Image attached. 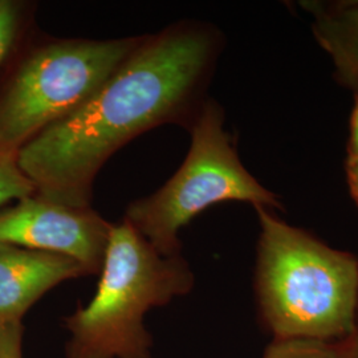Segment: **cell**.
<instances>
[{
    "instance_id": "9a60e30c",
    "label": "cell",
    "mask_w": 358,
    "mask_h": 358,
    "mask_svg": "<svg viewBox=\"0 0 358 358\" xmlns=\"http://www.w3.org/2000/svg\"><path fill=\"white\" fill-rule=\"evenodd\" d=\"M345 358H358V345L355 346L349 353H346Z\"/></svg>"
},
{
    "instance_id": "3957f363",
    "label": "cell",
    "mask_w": 358,
    "mask_h": 358,
    "mask_svg": "<svg viewBox=\"0 0 358 358\" xmlns=\"http://www.w3.org/2000/svg\"><path fill=\"white\" fill-rule=\"evenodd\" d=\"M103 275L88 307L69 319L76 358H143V315L186 294L190 269L178 255H161L125 219L112 226Z\"/></svg>"
},
{
    "instance_id": "9c48e42d",
    "label": "cell",
    "mask_w": 358,
    "mask_h": 358,
    "mask_svg": "<svg viewBox=\"0 0 358 358\" xmlns=\"http://www.w3.org/2000/svg\"><path fill=\"white\" fill-rule=\"evenodd\" d=\"M35 186L16 164V155L0 153V207L32 195Z\"/></svg>"
},
{
    "instance_id": "ba28073f",
    "label": "cell",
    "mask_w": 358,
    "mask_h": 358,
    "mask_svg": "<svg viewBox=\"0 0 358 358\" xmlns=\"http://www.w3.org/2000/svg\"><path fill=\"white\" fill-rule=\"evenodd\" d=\"M315 35L338 72L358 88V3L316 13Z\"/></svg>"
},
{
    "instance_id": "277c9868",
    "label": "cell",
    "mask_w": 358,
    "mask_h": 358,
    "mask_svg": "<svg viewBox=\"0 0 358 358\" xmlns=\"http://www.w3.org/2000/svg\"><path fill=\"white\" fill-rule=\"evenodd\" d=\"M189 130L190 149L177 173L159 190L131 202L124 215L161 255H178L179 231L211 206L236 201L282 208L244 167L217 101L202 103Z\"/></svg>"
},
{
    "instance_id": "5b68a950",
    "label": "cell",
    "mask_w": 358,
    "mask_h": 358,
    "mask_svg": "<svg viewBox=\"0 0 358 358\" xmlns=\"http://www.w3.org/2000/svg\"><path fill=\"white\" fill-rule=\"evenodd\" d=\"M143 36L55 38L28 52L0 94V153L16 155L85 103Z\"/></svg>"
},
{
    "instance_id": "7c38bea8",
    "label": "cell",
    "mask_w": 358,
    "mask_h": 358,
    "mask_svg": "<svg viewBox=\"0 0 358 358\" xmlns=\"http://www.w3.org/2000/svg\"><path fill=\"white\" fill-rule=\"evenodd\" d=\"M0 358H22L20 321L0 322Z\"/></svg>"
},
{
    "instance_id": "52a82bcc",
    "label": "cell",
    "mask_w": 358,
    "mask_h": 358,
    "mask_svg": "<svg viewBox=\"0 0 358 358\" xmlns=\"http://www.w3.org/2000/svg\"><path fill=\"white\" fill-rule=\"evenodd\" d=\"M85 273L71 257L0 244V322L20 321L45 292Z\"/></svg>"
},
{
    "instance_id": "30bf717a",
    "label": "cell",
    "mask_w": 358,
    "mask_h": 358,
    "mask_svg": "<svg viewBox=\"0 0 358 358\" xmlns=\"http://www.w3.org/2000/svg\"><path fill=\"white\" fill-rule=\"evenodd\" d=\"M346 353L325 341L287 338L272 346L266 358H345Z\"/></svg>"
},
{
    "instance_id": "5bb4252c",
    "label": "cell",
    "mask_w": 358,
    "mask_h": 358,
    "mask_svg": "<svg viewBox=\"0 0 358 358\" xmlns=\"http://www.w3.org/2000/svg\"><path fill=\"white\" fill-rule=\"evenodd\" d=\"M348 150H349V157L358 158V94L356 97L355 109L352 113V120H350V137H349Z\"/></svg>"
},
{
    "instance_id": "7a4b0ae2",
    "label": "cell",
    "mask_w": 358,
    "mask_h": 358,
    "mask_svg": "<svg viewBox=\"0 0 358 358\" xmlns=\"http://www.w3.org/2000/svg\"><path fill=\"white\" fill-rule=\"evenodd\" d=\"M260 223L257 289L273 331L325 341L355 331L358 263L255 207Z\"/></svg>"
},
{
    "instance_id": "4fadbf2b",
    "label": "cell",
    "mask_w": 358,
    "mask_h": 358,
    "mask_svg": "<svg viewBox=\"0 0 358 358\" xmlns=\"http://www.w3.org/2000/svg\"><path fill=\"white\" fill-rule=\"evenodd\" d=\"M346 176H348L349 190L358 206V158L348 157Z\"/></svg>"
},
{
    "instance_id": "6da1fadb",
    "label": "cell",
    "mask_w": 358,
    "mask_h": 358,
    "mask_svg": "<svg viewBox=\"0 0 358 358\" xmlns=\"http://www.w3.org/2000/svg\"><path fill=\"white\" fill-rule=\"evenodd\" d=\"M217 40L211 28L189 22L143 36L85 103L17 150L16 164L35 192L92 207L94 179L115 152L162 125L190 128Z\"/></svg>"
},
{
    "instance_id": "8fae6325",
    "label": "cell",
    "mask_w": 358,
    "mask_h": 358,
    "mask_svg": "<svg viewBox=\"0 0 358 358\" xmlns=\"http://www.w3.org/2000/svg\"><path fill=\"white\" fill-rule=\"evenodd\" d=\"M23 20V6L13 0H0V66L13 51Z\"/></svg>"
},
{
    "instance_id": "8992f818",
    "label": "cell",
    "mask_w": 358,
    "mask_h": 358,
    "mask_svg": "<svg viewBox=\"0 0 358 358\" xmlns=\"http://www.w3.org/2000/svg\"><path fill=\"white\" fill-rule=\"evenodd\" d=\"M112 226L92 207H72L38 192L0 207V244L66 256L88 273L103 267Z\"/></svg>"
}]
</instances>
